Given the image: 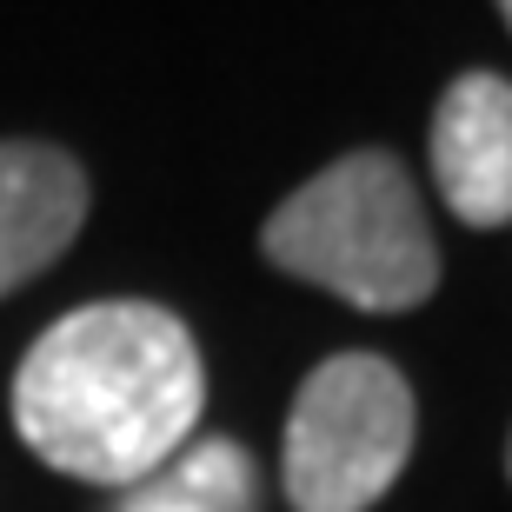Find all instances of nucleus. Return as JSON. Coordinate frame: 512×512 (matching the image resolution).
<instances>
[{
	"label": "nucleus",
	"mask_w": 512,
	"mask_h": 512,
	"mask_svg": "<svg viewBox=\"0 0 512 512\" xmlns=\"http://www.w3.org/2000/svg\"><path fill=\"white\" fill-rule=\"evenodd\" d=\"M207 406L200 346L153 300H94L54 320L14 373V426L54 473L140 486Z\"/></svg>",
	"instance_id": "obj_1"
},
{
	"label": "nucleus",
	"mask_w": 512,
	"mask_h": 512,
	"mask_svg": "<svg viewBox=\"0 0 512 512\" xmlns=\"http://www.w3.org/2000/svg\"><path fill=\"white\" fill-rule=\"evenodd\" d=\"M260 253L360 313H406L439 286V247L419 187L380 147L340 153L300 193H286L266 213Z\"/></svg>",
	"instance_id": "obj_2"
},
{
	"label": "nucleus",
	"mask_w": 512,
	"mask_h": 512,
	"mask_svg": "<svg viewBox=\"0 0 512 512\" xmlns=\"http://www.w3.org/2000/svg\"><path fill=\"white\" fill-rule=\"evenodd\" d=\"M413 453V386L380 353H333L286 413L280 486L293 512H366Z\"/></svg>",
	"instance_id": "obj_3"
},
{
	"label": "nucleus",
	"mask_w": 512,
	"mask_h": 512,
	"mask_svg": "<svg viewBox=\"0 0 512 512\" xmlns=\"http://www.w3.org/2000/svg\"><path fill=\"white\" fill-rule=\"evenodd\" d=\"M433 180L466 227L512 220V80L459 74L433 107Z\"/></svg>",
	"instance_id": "obj_4"
},
{
	"label": "nucleus",
	"mask_w": 512,
	"mask_h": 512,
	"mask_svg": "<svg viewBox=\"0 0 512 512\" xmlns=\"http://www.w3.org/2000/svg\"><path fill=\"white\" fill-rule=\"evenodd\" d=\"M87 220V173L47 140H0V300L40 280Z\"/></svg>",
	"instance_id": "obj_5"
},
{
	"label": "nucleus",
	"mask_w": 512,
	"mask_h": 512,
	"mask_svg": "<svg viewBox=\"0 0 512 512\" xmlns=\"http://www.w3.org/2000/svg\"><path fill=\"white\" fill-rule=\"evenodd\" d=\"M120 512H253V459L233 439H200L140 486Z\"/></svg>",
	"instance_id": "obj_6"
},
{
	"label": "nucleus",
	"mask_w": 512,
	"mask_h": 512,
	"mask_svg": "<svg viewBox=\"0 0 512 512\" xmlns=\"http://www.w3.org/2000/svg\"><path fill=\"white\" fill-rule=\"evenodd\" d=\"M499 14H506V27H512V0H499Z\"/></svg>",
	"instance_id": "obj_7"
},
{
	"label": "nucleus",
	"mask_w": 512,
	"mask_h": 512,
	"mask_svg": "<svg viewBox=\"0 0 512 512\" xmlns=\"http://www.w3.org/2000/svg\"><path fill=\"white\" fill-rule=\"evenodd\" d=\"M506 473H512V446H506Z\"/></svg>",
	"instance_id": "obj_8"
}]
</instances>
